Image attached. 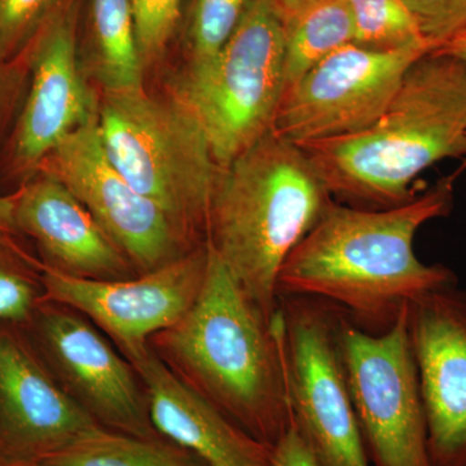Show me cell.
Segmentation results:
<instances>
[{
    "mask_svg": "<svg viewBox=\"0 0 466 466\" xmlns=\"http://www.w3.org/2000/svg\"><path fill=\"white\" fill-rule=\"evenodd\" d=\"M460 171L398 207L366 208L330 201L294 248L278 279V296L332 302L368 333L390 329L412 300L458 285L449 267L415 253L422 226L449 217Z\"/></svg>",
    "mask_w": 466,
    "mask_h": 466,
    "instance_id": "6da1fadb",
    "label": "cell"
},
{
    "mask_svg": "<svg viewBox=\"0 0 466 466\" xmlns=\"http://www.w3.org/2000/svg\"><path fill=\"white\" fill-rule=\"evenodd\" d=\"M207 247L195 305L149 346L177 379L274 449L291 421L280 309L267 318Z\"/></svg>",
    "mask_w": 466,
    "mask_h": 466,
    "instance_id": "7a4b0ae2",
    "label": "cell"
},
{
    "mask_svg": "<svg viewBox=\"0 0 466 466\" xmlns=\"http://www.w3.org/2000/svg\"><path fill=\"white\" fill-rule=\"evenodd\" d=\"M299 147L334 201L366 208L406 204L425 170L466 156V63L426 54L407 70L375 124Z\"/></svg>",
    "mask_w": 466,
    "mask_h": 466,
    "instance_id": "3957f363",
    "label": "cell"
},
{
    "mask_svg": "<svg viewBox=\"0 0 466 466\" xmlns=\"http://www.w3.org/2000/svg\"><path fill=\"white\" fill-rule=\"evenodd\" d=\"M332 200L302 148L272 130L219 167L207 244L267 318L285 260Z\"/></svg>",
    "mask_w": 466,
    "mask_h": 466,
    "instance_id": "277c9868",
    "label": "cell"
},
{
    "mask_svg": "<svg viewBox=\"0 0 466 466\" xmlns=\"http://www.w3.org/2000/svg\"><path fill=\"white\" fill-rule=\"evenodd\" d=\"M97 125L106 155L126 180L193 240L207 244L219 167L198 121L177 100L139 90L103 94Z\"/></svg>",
    "mask_w": 466,
    "mask_h": 466,
    "instance_id": "5b68a950",
    "label": "cell"
},
{
    "mask_svg": "<svg viewBox=\"0 0 466 466\" xmlns=\"http://www.w3.org/2000/svg\"><path fill=\"white\" fill-rule=\"evenodd\" d=\"M285 91V24L269 0H253L222 51L186 67L173 99L201 126L218 167L269 133Z\"/></svg>",
    "mask_w": 466,
    "mask_h": 466,
    "instance_id": "8992f818",
    "label": "cell"
},
{
    "mask_svg": "<svg viewBox=\"0 0 466 466\" xmlns=\"http://www.w3.org/2000/svg\"><path fill=\"white\" fill-rule=\"evenodd\" d=\"M279 309L291 421L319 466H370L343 361L346 312L300 296L280 297Z\"/></svg>",
    "mask_w": 466,
    "mask_h": 466,
    "instance_id": "52a82bcc",
    "label": "cell"
},
{
    "mask_svg": "<svg viewBox=\"0 0 466 466\" xmlns=\"http://www.w3.org/2000/svg\"><path fill=\"white\" fill-rule=\"evenodd\" d=\"M407 308L383 333L364 332L348 315L342 325L343 361L370 466H431Z\"/></svg>",
    "mask_w": 466,
    "mask_h": 466,
    "instance_id": "ba28073f",
    "label": "cell"
},
{
    "mask_svg": "<svg viewBox=\"0 0 466 466\" xmlns=\"http://www.w3.org/2000/svg\"><path fill=\"white\" fill-rule=\"evenodd\" d=\"M21 330L57 385L101 428L162 435L150 420L139 373L81 312L46 299Z\"/></svg>",
    "mask_w": 466,
    "mask_h": 466,
    "instance_id": "9c48e42d",
    "label": "cell"
},
{
    "mask_svg": "<svg viewBox=\"0 0 466 466\" xmlns=\"http://www.w3.org/2000/svg\"><path fill=\"white\" fill-rule=\"evenodd\" d=\"M426 46L380 51L350 43L284 91L271 130L288 142H323L366 130L397 94Z\"/></svg>",
    "mask_w": 466,
    "mask_h": 466,
    "instance_id": "30bf717a",
    "label": "cell"
},
{
    "mask_svg": "<svg viewBox=\"0 0 466 466\" xmlns=\"http://www.w3.org/2000/svg\"><path fill=\"white\" fill-rule=\"evenodd\" d=\"M38 170L54 175L85 205L139 275L205 245L119 173L101 142L97 115L67 135Z\"/></svg>",
    "mask_w": 466,
    "mask_h": 466,
    "instance_id": "8fae6325",
    "label": "cell"
},
{
    "mask_svg": "<svg viewBox=\"0 0 466 466\" xmlns=\"http://www.w3.org/2000/svg\"><path fill=\"white\" fill-rule=\"evenodd\" d=\"M208 263L205 244L167 265L126 280H86L43 266L42 275L46 299L81 312L131 363L148 350L156 333L173 327L195 305Z\"/></svg>",
    "mask_w": 466,
    "mask_h": 466,
    "instance_id": "7c38bea8",
    "label": "cell"
},
{
    "mask_svg": "<svg viewBox=\"0 0 466 466\" xmlns=\"http://www.w3.org/2000/svg\"><path fill=\"white\" fill-rule=\"evenodd\" d=\"M78 12L79 0H63L24 51L32 79L12 137L17 170L35 173L67 135L99 112L79 57Z\"/></svg>",
    "mask_w": 466,
    "mask_h": 466,
    "instance_id": "4fadbf2b",
    "label": "cell"
},
{
    "mask_svg": "<svg viewBox=\"0 0 466 466\" xmlns=\"http://www.w3.org/2000/svg\"><path fill=\"white\" fill-rule=\"evenodd\" d=\"M431 466H466V290L422 294L407 308Z\"/></svg>",
    "mask_w": 466,
    "mask_h": 466,
    "instance_id": "5bb4252c",
    "label": "cell"
},
{
    "mask_svg": "<svg viewBox=\"0 0 466 466\" xmlns=\"http://www.w3.org/2000/svg\"><path fill=\"white\" fill-rule=\"evenodd\" d=\"M99 428L57 385L23 330L0 332V464L43 462Z\"/></svg>",
    "mask_w": 466,
    "mask_h": 466,
    "instance_id": "9a60e30c",
    "label": "cell"
},
{
    "mask_svg": "<svg viewBox=\"0 0 466 466\" xmlns=\"http://www.w3.org/2000/svg\"><path fill=\"white\" fill-rule=\"evenodd\" d=\"M15 193L17 232L35 241L46 268L86 280H126L137 276L78 198L54 175L38 170Z\"/></svg>",
    "mask_w": 466,
    "mask_h": 466,
    "instance_id": "2e32d148",
    "label": "cell"
},
{
    "mask_svg": "<svg viewBox=\"0 0 466 466\" xmlns=\"http://www.w3.org/2000/svg\"><path fill=\"white\" fill-rule=\"evenodd\" d=\"M131 364L142 379L159 434L193 451L208 466H269L274 449L177 379L150 346Z\"/></svg>",
    "mask_w": 466,
    "mask_h": 466,
    "instance_id": "e0dca14e",
    "label": "cell"
},
{
    "mask_svg": "<svg viewBox=\"0 0 466 466\" xmlns=\"http://www.w3.org/2000/svg\"><path fill=\"white\" fill-rule=\"evenodd\" d=\"M88 66L103 94L144 90V61L130 0H90Z\"/></svg>",
    "mask_w": 466,
    "mask_h": 466,
    "instance_id": "ac0fdd59",
    "label": "cell"
},
{
    "mask_svg": "<svg viewBox=\"0 0 466 466\" xmlns=\"http://www.w3.org/2000/svg\"><path fill=\"white\" fill-rule=\"evenodd\" d=\"M48 466H208L164 435L137 437L99 428L46 459Z\"/></svg>",
    "mask_w": 466,
    "mask_h": 466,
    "instance_id": "d6986e66",
    "label": "cell"
},
{
    "mask_svg": "<svg viewBox=\"0 0 466 466\" xmlns=\"http://www.w3.org/2000/svg\"><path fill=\"white\" fill-rule=\"evenodd\" d=\"M350 43L354 25L346 0H325L285 23V90Z\"/></svg>",
    "mask_w": 466,
    "mask_h": 466,
    "instance_id": "ffe728a7",
    "label": "cell"
},
{
    "mask_svg": "<svg viewBox=\"0 0 466 466\" xmlns=\"http://www.w3.org/2000/svg\"><path fill=\"white\" fill-rule=\"evenodd\" d=\"M0 233V332L24 329L46 300L41 260Z\"/></svg>",
    "mask_w": 466,
    "mask_h": 466,
    "instance_id": "44dd1931",
    "label": "cell"
},
{
    "mask_svg": "<svg viewBox=\"0 0 466 466\" xmlns=\"http://www.w3.org/2000/svg\"><path fill=\"white\" fill-rule=\"evenodd\" d=\"M346 2L354 25L355 45L380 51L426 46L434 51L404 0Z\"/></svg>",
    "mask_w": 466,
    "mask_h": 466,
    "instance_id": "7402d4cb",
    "label": "cell"
},
{
    "mask_svg": "<svg viewBox=\"0 0 466 466\" xmlns=\"http://www.w3.org/2000/svg\"><path fill=\"white\" fill-rule=\"evenodd\" d=\"M253 0H193L187 24V67L205 66L222 51Z\"/></svg>",
    "mask_w": 466,
    "mask_h": 466,
    "instance_id": "603a6c76",
    "label": "cell"
},
{
    "mask_svg": "<svg viewBox=\"0 0 466 466\" xmlns=\"http://www.w3.org/2000/svg\"><path fill=\"white\" fill-rule=\"evenodd\" d=\"M63 0H0V61L21 56Z\"/></svg>",
    "mask_w": 466,
    "mask_h": 466,
    "instance_id": "cb8c5ba5",
    "label": "cell"
},
{
    "mask_svg": "<svg viewBox=\"0 0 466 466\" xmlns=\"http://www.w3.org/2000/svg\"><path fill=\"white\" fill-rule=\"evenodd\" d=\"M144 66L164 55L182 18L183 0H130Z\"/></svg>",
    "mask_w": 466,
    "mask_h": 466,
    "instance_id": "d4e9b609",
    "label": "cell"
},
{
    "mask_svg": "<svg viewBox=\"0 0 466 466\" xmlns=\"http://www.w3.org/2000/svg\"><path fill=\"white\" fill-rule=\"evenodd\" d=\"M434 51L466 30V0H404Z\"/></svg>",
    "mask_w": 466,
    "mask_h": 466,
    "instance_id": "484cf974",
    "label": "cell"
},
{
    "mask_svg": "<svg viewBox=\"0 0 466 466\" xmlns=\"http://www.w3.org/2000/svg\"><path fill=\"white\" fill-rule=\"evenodd\" d=\"M269 466H319L293 421H290L287 433L275 444Z\"/></svg>",
    "mask_w": 466,
    "mask_h": 466,
    "instance_id": "4316f807",
    "label": "cell"
},
{
    "mask_svg": "<svg viewBox=\"0 0 466 466\" xmlns=\"http://www.w3.org/2000/svg\"><path fill=\"white\" fill-rule=\"evenodd\" d=\"M274 5L276 12L283 18L284 24L296 17L300 12L314 7L325 0H269Z\"/></svg>",
    "mask_w": 466,
    "mask_h": 466,
    "instance_id": "83f0119b",
    "label": "cell"
},
{
    "mask_svg": "<svg viewBox=\"0 0 466 466\" xmlns=\"http://www.w3.org/2000/svg\"><path fill=\"white\" fill-rule=\"evenodd\" d=\"M0 233L17 235L15 225V198L12 196H0Z\"/></svg>",
    "mask_w": 466,
    "mask_h": 466,
    "instance_id": "f1b7e54d",
    "label": "cell"
},
{
    "mask_svg": "<svg viewBox=\"0 0 466 466\" xmlns=\"http://www.w3.org/2000/svg\"><path fill=\"white\" fill-rule=\"evenodd\" d=\"M443 52V54L452 55V56L460 58L466 63V32L453 36L449 42L444 43L441 47L435 50Z\"/></svg>",
    "mask_w": 466,
    "mask_h": 466,
    "instance_id": "f546056e",
    "label": "cell"
},
{
    "mask_svg": "<svg viewBox=\"0 0 466 466\" xmlns=\"http://www.w3.org/2000/svg\"><path fill=\"white\" fill-rule=\"evenodd\" d=\"M0 466H48L43 462H23V464H0Z\"/></svg>",
    "mask_w": 466,
    "mask_h": 466,
    "instance_id": "4dcf8cb0",
    "label": "cell"
},
{
    "mask_svg": "<svg viewBox=\"0 0 466 466\" xmlns=\"http://www.w3.org/2000/svg\"><path fill=\"white\" fill-rule=\"evenodd\" d=\"M5 64H7V63H3V61H0V69H2V66H5Z\"/></svg>",
    "mask_w": 466,
    "mask_h": 466,
    "instance_id": "1f68e13d",
    "label": "cell"
},
{
    "mask_svg": "<svg viewBox=\"0 0 466 466\" xmlns=\"http://www.w3.org/2000/svg\"><path fill=\"white\" fill-rule=\"evenodd\" d=\"M465 32H466V30H465ZM462 33H464V32H462ZM460 34H461V33H460Z\"/></svg>",
    "mask_w": 466,
    "mask_h": 466,
    "instance_id": "d6a6232c",
    "label": "cell"
}]
</instances>
